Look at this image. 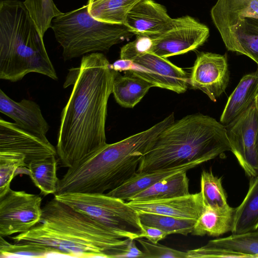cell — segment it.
<instances>
[{
  "label": "cell",
  "instance_id": "cell-34",
  "mask_svg": "<svg viewBox=\"0 0 258 258\" xmlns=\"http://www.w3.org/2000/svg\"><path fill=\"white\" fill-rule=\"evenodd\" d=\"M188 258L237 257L252 258L249 255L229 250L207 243L201 247L187 251Z\"/></svg>",
  "mask_w": 258,
  "mask_h": 258
},
{
  "label": "cell",
  "instance_id": "cell-36",
  "mask_svg": "<svg viewBox=\"0 0 258 258\" xmlns=\"http://www.w3.org/2000/svg\"><path fill=\"white\" fill-rule=\"evenodd\" d=\"M142 226L144 231L143 238H147L153 243H157L159 241L164 239L169 235L167 232L155 227L143 224Z\"/></svg>",
  "mask_w": 258,
  "mask_h": 258
},
{
  "label": "cell",
  "instance_id": "cell-14",
  "mask_svg": "<svg viewBox=\"0 0 258 258\" xmlns=\"http://www.w3.org/2000/svg\"><path fill=\"white\" fill-rule=\"evenodd\" d=\"M172 19L164 6L153 0H142L128 13L124 25L134 35L151 37L165 31Z\"/></svg>",
  "mask_w": 258,
  "mask_h": 258
},
{
  "label": "cell",
  "instance_id": "cell-25",
  "mask_svg": "<svg viewBox=\"0 0 258 258\" xmlns=\"http://www.w3.org/2000/svg\"><path fill=\"white\" fill-rule=\"evenodd\" d=\"M142 0H88V10L100 21L124 24L131 10Z\"/></svg>",
  "mask_w": 258,
  "mask_h": 258
},
{
  "label": "cell",
  "instance_id": "cell-27",
  "mask_svg": "<svg viewBox=\"0 0 258 258\" xmlns=\"http://www.w3.org/2000/svg\"><path fill=\"white\" fill-rule=\"evenodd\" d=\"M143 225L158 228L169 235L180 234L187 235L191 233L197 220L137 211Z\"/></svg>",
  "mask_w": 258,
  "mask_h": 258
},
{
  "label": "cell",
  "instance_id": "cell-28",
  "mask_svg": "<svg viewBox=\"0 0 258 258\" xmlns=\"http://www.w3.org/2000/svg\"><path fill=\"white\" fill-rule=\"evenodd\" d=\"M204 204L217 210H225L230 207L222 184V178L211 171L203 170L201 176V191Z\"/></svg>",
  "mask_w": 258,
  "mask_h": 258
},
{
  "label": "cell",
  "instance_id": "cell-15",
  "mask_svg": "<svg viewBox=\"0 0 258 258\" xmlns=\"http://www.w3.org/2000/svg\"><path fill=\"white\" fill-rule=\"evenodd\" d=\"M136 211L197 220L205 205L201 192L172 198L144 201H128Z\"/></svg>",
  "mask_w": 258,
  "mask_h": 258
},
{
  "label": "cell",
  "instance_id": "cell-39",
  "mask_svg": "<svg viewBox=\"0 0 258 258\" xmlns=\"http://www.w3.org/2000/svg\"><path fill=\"white\" fill-rule=\"evenodd\" d=\"M256 152H257V161H258V134H257V139H256Z\"/></svg>",
  "mask_w": 258,
  "mask_h": 258
},
{
  "label": "cell",
  "instance_id": "cell-9",
  "mask_svg": "<svg viewBox=\"0 0 258 258\" xmlns=\"http://www.w3.org/2000/svg\"><path fill=\"white\" fill-rule=\"evenodd\" d=\"M209 35V28L190 16L172 19L165 31L151 37L150 52L165 58L182 54L203 45Z\"/></svg>",
  "mask_w": 258,
  "mask_h": 258
},
{
  "label": "cell",
  "instance_id": "cell-12",
  "mask_svg": "<svg viewBox=\"0 0 258 258\" xmlns=\"http://www.w3.org/2000/svg\"><path fill=\"white\" fill-rule=\"evenodd\" d=\"M230 81L226 54L199 52L189 77V83L216 102L226 90Z\"/></svg>",
  "mask_w": 258,
  "mask_h": 258
},
{
  "label": "cell",
  "instance_id": "cell-35",
  "mask_svg": "<svg viewBox=\"0 0 258 258\" xmlns=\"http://www.w3.org/2000/svg\"><path fill=\"white\" fill-rule=\"evenodd\" d=\"M152 45L151 37L137 35L135 40L126 44L121 48L120 59L132 60L144 53L150 52Z\"/></svg>",
  "mask_w": 258,
  "mask_h": 258
},
{
  "label": "cell",
  "instance_id": "cell-31",
  "mask_svg": "<svg viewBox=\"0 0 258 258\" xmlns=\"http://www.w3.org/2000/svg\"><path fill=\"white\" fill-rule=\"evenodd\" d=\"M21 167H27L23 155L0 152V198L11 189V182L16 176L17 170Z\"/></svg>",
  "mask_w": 258,
  "mask_h": 258
},
{
  "label": "cell",
  "instance_id": "cell-24",
  "mask_svg": "<svg viewBox=\"0 0 258 258\" xmlns=\"http://www.w3.org/2000/svg\"><path fill=\"white\" fill-rule=\"evenodd\" d=\"M235 208L217 210L205 206L190 233L196 236L217 237L231 231Z\"/></svg>",
  "mask_w": 258,
  "mask_h": 258
},
{
  "label": "cell",
  "instance_id": "cell-8",
  "mask_svg": "<svg viewBox=\"0 0 258 258\" xmlns=\"http://www.w3.org/2000/svg\"><path fill=\"white\" fill-rule=\"evenodd\" d=\"M117 72L130 71L151 83L153 87L167 89L178 94L187 89L189 76L182 69L152 52L144 53L132 60L119 59L112 64Z\"/></svg>",
  "mask_w": 258,
  "mask_h": 258
},
{
  "label": "cell",
  "instance_id": "cell-26",
  "mask_svg": "<svg viewBox=\"0 0 258 258\" xmlns=\"http://www.w3.org/2000/svg\"><path fill=\"white\" fill-rule=\"evenodd\" d=\"M56 156H52L30 162L27 167L32 181L44 196L55 194L57 182V161Z\"/></svg>",
  "mask_w": 258,
  "mask_h": 258
},
{
  "label": "cell",
  "instance_id": "cell-38",
  "mask_svg": "<svg viewBox=\"0 0 258 258\" xmlns=\"http://www.w3.org/2000/svg\"><path fill=\"white\" fill-rule=\"evenodd\" d=\"M254 104L255 105V106L256 107V108L258 110V93L256 94L255 97V99H254Z\"/></svg>",
  "mask_w": 258,
  "mask_h": 258
},
{
  "label": "cell",
  "instance_id": "cell-18",
  "mask_svg": "<svg viewBox=\"0 0 258 258\" xmlns=\"http://www.w3.org/2000/svg\"><path fill=\"white\" fill-rule=\"evenodd\" d=\"M203 163L197 161L178 166L149 172H136L119 186L109 191L106 194L124 201H128L133 196L157 182L179 172L187 171Z\"/></svg>",
  "mask_w": 258,
  "mask_h": 258
},
{
  "label": "cell",
  "instance_id": "cell-11",
  "mask_svg": "<svg viewBox=\"0 0 258 258\" xmlns=\"http://www.w3.org/2000/svg\"><path fill=\"white\" fill-rule=\"evenodd\" d=\"M42 198L25 191L10 189L0 198V236L28 231L42 216Z\"/></svg>",
  "mask_w": 258,
  "mask_h": 258
},
{
  "label": "cell",
  "instance_id": "cell-2",
  "mask_svg": "<svg viewBox=\"0 0 258 258\" xmlns=\"http://www.w3.org/2000/svg\"><path fill=\"white\" fill-rule=\"evenodd\" d=\"M14 243L37 244L48 256L115 257L130 238L122 239L96 220L55 198L42 208L40 221L11 237Z\"/></svg>",
  "mask_w": 258,
  "mask_h": 258
},
{
  "label": "cell",
  "instance_id": "cell-29",
  "mask_svg": "<svg viewBox=\"0 0 258 258\" xmlns=\"http://www.w3.org/2000/svg\"><path fill=\"white\" fill-rule=\"evenodd\" d=\"M208 244L258 258V231L211 240Z\"/></svg>",
  "mask_w": 258,
  "mask_h": 258
},
{
  "label": "cell",
  "instance_id": "cell-5",
  "mask_svg": "<svg viewBox=\"0 0 258 258\" xmlns=\"http://www.w3.org/2000/svg\"><path fill=\"white\" fill-rule=\"evenodd\" d=\"M36 73L58 77L43 41L23 2H0V79L12 82Z\"/></svg>",
  "mask_w": 258,
  "mask_h": 258
},
{
  "label": "cell",
  "instance_id": "cell-10",
  "mask_svg": "<svg viewBox=\"0 0 258 258\" xmlns=\"http://www.w3.org/2000/svg\"><path fill=\"white\" fill-rule=\"evenodd\" d=\"M231 150L246 174L258 175L256 139L258 110L254 102L234 120L225 125Z\"/></svg>",
  "mask_w": 258,
  "mask_h": 258
},
{
  "label": "cell",
  "instance_id": "cell-17",
  "mask_svg": "<svg viewBox=\"0 0 258 258\" xmlns=\"http://www.w3.org/2000/svg\"><path fill=\"white\" fill-rule=\"evenodd\" d=\"M218 30L228 50L245 55L258 64V18H245Z\"/></svg>",
  "mask_w": 258,
  "mask_h": 258
},
{
  "label": "cell",
  "instance_id": "cell-19",
  "mask_svg": "<svg viewBox=\"0 0 258 258\" xmlns=\"http://www.w3.org/2000/svg\"><path fill=\"white\" fill-rule=\"evenodd\" d=\"M258 93V69L245 75L230 95L220 117L225 125L246 110L254 101Z\"/></svg>",
  "mask_w": 258,
  "mask_h": 258
},
{
  "label": "cell",
  "instance_id": "cell-32",
  "mask_svg": "<svg viewBox=\"0 0 258 258\" xmlns=\"http://www.w3.org/2000/svg\"><path fill=\"white\" fill-rule=\"evenodd\" d=\"M0 236V256L7 257H48L46 249L39 245L26 243H10Z\"/></svg>",
  "mask_w": 258,
  "mask_h": 258
},
{
  "label": "cell",
  "instance_id": "cell-23",
  "mask_svg": "<svg viewBox=\"0 0 258 258\" xmlns=\"http://www.w3.org/2000/svg\"><path fill=\"white\" fill-rule=\"evenodd\" d=\"M258 228V175L250 179L248 192L241 204L235 208L233 234L253 231Z\"/></svg>",
  "mask_w": 258,
  "mask_h": 258
},
{
  "label": "cell",
  "instance_id": "cell-21",
  "mask_svg": "<svg viewBox=\"0 0 258 258\" xmlns=\"http://www.w3.org/2000/svg\"><path fill=\"white\" fill-rule=\"evenodd\" d=\"M153 85L130 71L121 75L116 72L112 93L116 102L124 108H133L143 98Z\"/></svg>",
  "mask_w": 258,
  "mask_h": 258
},
{
  "label": "cell",
  "instance_id": "cell-6",
  "mask_svg": "<svg viewBox=\"0 0 258 258\" xmlns=\"http://www.w3.org/2000/svg\"><path fill=\"white\" fill-rule=\"evenodd\" d=\"M51 28L62 48L64 60L93 52L107 51L134 34L123 24H112L94 19L87 5L63 13L52 21Z\"/></svg>",
  "mask_w": 258,
  "mask_h": 258
},
{
  "label": "cell",
  "instance_id": "cell-7",
  "mask_svg": "<svg viewBox=\"0 0 258 258\" xmlns=\"http://www.w3.org/2000/svg\"><path fill=\"white\" fill-rule=\"evenodd\" d=\"M54 195L56 200L96 220L120 238H143L144 231L137 211L123 200L106 194Z\"/></svg>",
  "mask_w": 258,
  "mask_h": 258
},
{
  "label": "cell",
  "instance_id": "cell-4",
  "mask_svg": "<svg viewBox=\"0 0 258 258\" xmlns=\"http://www.w3.org/2000/svg\"><path fill=\"white\" fill-rule=\"evenodd\" d=\"M224 125L201 113L174 121L156 138L143 157L137 172H149L200 161L231 151Z\"/></svg>",
  "mask_w": 258,
  "mask_h": 258
},
{
  "label": "cell",
  "instance_id": "cell-20",
  "mask_svg": "<svg viewBox=\"0 0 258 258\" xmlns=\"http://www.w3.org/2000/svg\"><path fill=\"white\" fill-rule=\"evenodd\" d=\"M211 16L217 29L232 26L245 18H258V0H217Z\"/></svg>",
  "mask_w": 258,
  "mask_h": 258
},
{
  "label": "cell",
  "instance_id": "cell-22",
  "mask_svg": "<svg viewBox=\"0 0 258 258\" xmlns=\"http://www.w3.org/2000/svg\"><path fill=\"white\" fill-rule=\"evenodd\" d=\"M186 172L164 179L133 196L128 201H149L188 195L189 179Z\"/></svg>",
  "mask_w": 258,
  "mask_h": 258
},
{
  "label": "cell",
  "instance_id": "cell-30",
  "mask_svg": "<svg viewBox=\"0 0 258 258\" xmlns=\"http://www.w3.org/2000/svg\"><path fill=\"white\" fill-rule=\"evenodd\" d=\"M23 4L43 37L51 28L52 20L63 13L53 0H25Z\"/></svg>",
  "mask_w": 258,
  "mask_h": 258
},
{
  "label": "cell",
  "instance_id": "cell-13",
  "mask_svg": "<svg viewBox=\"0 0 258 258\" xmlns=\"http://www.w3.org/2000/svg\"><path fill=\"white\" fill-rule=\"evenodd\" d=\"M0 152L23 155L29 163L57 155L56 149L46 136L33 133L15 123L0 119Z\"/></svg>",
  "mask_w": 258,
  "mask_h": 258
},
{
  "label": "cell",
  "instance_id": "cell-37",
  "mask_svg": "<svg viewBox=\"0 0 258 258\" xmlns=\"http://www.w3.org/2000/svg\"><path fill=\"white\" fill-rule=\"evenodd\" d=\"M135 240L130 238L125 247L116 255L115 257L143 258V252L137 247Z\"/></svg>",
  "mask_w": 258,
  "mask_h": 258
},
{
  "label": "cell",
  "instance_id": "cell-16",
  "mask_svg": "<svg viewBox=\"0 0 258 258\" xmlns=\"http://www.w3.org/2000/svg\"><path fill=\"white\" fill-rule=\"evenodd\" d=\"M0 111L13 119L19 126L33 133L46 136L49 130V125L37 103L26 99L15 101L2 89Z\"/></svg>",
  "mask_w": 258,
  "mask_h": 258
},
{
  "label": "cell",
  "instance_id": "cell-33",
  "mask_svg": "<svg viewBox=\"0 0 258 258\" xmlns=\"http://www.w3.org/2000/svg\"><path fill=\"white\" fill-rule=\"evenodd\" d=\"M136 240L142 247L143 258H188L187 251L178 250L158 243H153L142 238Z\"/></svg>",
  "mask_w": 258,
  "mask_h": 258
},
{
  "label": "cell",
  "instance_id": "cell-3",
  "mask_svg": "<svg viewBox=\"0 0 258 258\" xmlns=\"http://www.w3.org/2000/svg\"><path fill=\"white\" fill-rule=\"evenodd\" d=\"M175 121L174 113L148 129L119 142L107 144L59 179L55 194H104L113 190L137 171L141 161L158 136Z\"/></svg>",
  "mask_w": 258,
  "mask_h": 258
},
{
  "label": "cell",
  "instance_id": "cell-1",
  "mask_svg": "<svg viewBox=\"0 0 258 258\" xmlns=\"http://www.w3.org/2000/svg\"><path fill=\"white\" fill-rule=\"evenodd\" d=\"M74 70V86L61 113L56 148L62 166L68 168L107 144V104L116 72L99 52L83 55Z\"/></svg>",
  "mask_w": 258,
  "mask_h": 258
}]
</instances>
